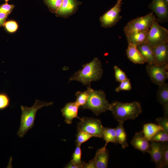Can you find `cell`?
Instances as JSON below:
<instances>
[{
    "mask_svg": "<svg viewBox=\"0 0 168 168\" xmlns=\"http://www.w3.org/2000/svg\"><path fill=\"white\" fill-rule=\"evenodd\" d=\"M93 137L91 134L84 132H78L76 135V144L79 146Z\"/></svg>",
    "mask_w": 168,
    "mask_h": 168,
    "instance_id": "obj_28",
    "label": "cell"
},
{
    "mask_svg": "<svg viewBox=\"0 0 168 168\" xmlns=\"http://www.w3.org/2000/svg\"><path fill=\"white\" fill-rule=\"evenodd\" d=\"M66 168H78V167L71 161L65 166Z\"/></svg>",
    "mask_w": 168,
    "mask_h": 168,
    "instance_id": "obj_37",
    "label": "cell"
},
{
    "mask_svg": "<svg viewBox=\"0 0 168 168\" xmlns=\"http://www.w3.org/2000/svg\"><path fill=\"white\" fill-rule=\"evenodd\" d=\"M149 8L161 20H166L168 17V5L164 0H152Z\"/></svg>",
    "mask_w": 168,
    "mask_h": 168,
    "instance_id": "obj_12",
    "label": "cell"
},
{
    "mask_svg": "<svg viewBox=\"0 0 168 168\" xmlns=\"http://www.w3.org/2000/svg\"><path fill=\"white\" fill-rule=\"evenodd\" d=\"M82 67V69L69 78V82L77 81L83 85L90 86L92 82L98 81L102 77L103 73L102 63L97 58H95L91 61L83 65Z\"/></svg>",
    "mask_w": 168,
    "mask_h": 168,
    "instance_id": "obj_2",
    "label": "cell"
},
{
    "mask_svg": "<svg viewBox=\"0 0 168 168\" xmlns=\"http://www.w3.org/2000/svg\"><path fill=\"white\" fill-rule=\"evenodd\" d=\"M10 100L9 96L4 92H0V110L7 108L10 105Z\"/></svg>",
    "mask_w": 168,
    "mask_h": 168,
    "instance_id": "obj_30",
    "label": "cell"
},
{
    "mask_svg": "<svg viewBox=\"0 0 168 168\" xmlns=\"http://www.w3.org/2000/svg\"><path fill=\"white\" fill-rule=\"evenodd\" d=\"M122 4L123 0H117L115 5L100 17V21L102 27H111L117 23L121 18L119 14Z\"/></svg>",
    "mask_w": 168,
    "mask_h": 168,
    "instance_id": "obj_9",
    "label": "cell"
},
{
    "mask_svg": "<svg viewBox=\"0 0 168 168\" xmlns=\"http://www.w3.org/2000/svg\"><path fill=\"white\" fill-rule=\"evenodd\" d=\"M82 151L81 146L76 144L75 151L72 156L70 161L77 166L78 168H83V161L81 160Z\"/></svg>",
    "mask_w": 168,
    "mask_h": 168,
    "instance_id": "obj_24",
    "label": "cell"
},
{
    "mask_svg": "<svg viewBox=\"0 0 168 168\" xmlns=\"http://www.w3.org/2000/svg\"><path fill=\"white\" fill-rule=\"evenodd\" d=\"M166 3L168 5V0H164Z\"/></svg>",
    "mask_w": 168,
    "mask_h": 168,
    "instance_id": "obj_38",
    "label": "cell"
},
{
    "mask_svg": "<svg viewBox=\"0 0 168 168\" xmlns=\"http://www.w3.org/2000/svg\"><path fill=\"white\" fill-rule=\"evenodd\" d=\"M53 104V102H47L37 99L31 107L21 105L20 125L17 133L18 136L21 138L23 137L28 131L34 127L36 114L38 110L44 107L48 106Z\"/></svg>",
    "mask_w": 168,
    "mask_h": 168,
    "instance_id": "obj_3",
    "label": "cell"
},
{
    "mask_svg": "<svg viewBox=\"0 0 168 168\" xmlns=\"http://www.w3.org/2000/svg\"><path fill=\"white\" fill-rule=\"evenodd\" d=\"M109 157V152L106 146L98 149L94 158L96 168H107Z\"/></svg>",
    "mask_w": 168,
    "mask_h": 168,
    "instance_id": "obj_17",
    "label": "cell"
},
{
    "mask_svg": "<svg viewBox=\"0 0 168 168\" xmlns=\"http://www.w3.org/2000/svg\"><path fill=\"white\" fill-rule=\"evenodd\" d=\"M155 64L157 65L168 64V43L152 48Z\"/></svg>",
    "mask_w": 168,
    "mask_h": 168,
    "instance_id": "obj_15",
    "label": "cell"
},
{
    "mask_svg": "<svg viewBox=\"0 0 168 168\" xmlns=\"http://www.w3.org/2000/svg\"><path fill=\"white\" fill-rule=\"evenodd\" d=\"M168 43V30L155 21L150 28L147 43L152 48Z\"/></svg>",
    "mask_w": 168,
    "mask_h": 168,
    "instance_id": "obj_7",
    "label": "cell"
},
{
    "mask_svg": "<svg viewBox=\"0 0 168 168\" xmlns=\"http://www.w3.org/2000/svg\"><path fill=\"white\" fill-rule=\"evenodd\" d=\"M162 130L163 128L159 125L150 123L143 125L142 131L145 137L150 141L157 133Z\"/></svg>",
    "mask_w": 168,
    "mask_h": 168,
    "instance_id": "obj_22",
    "label": "cell"
},
{
    "mask_svg": "<svg viewBox=\"0 0 168 168\" xmlns=\"http://www.w3.org/2000/svg\"><path fill=\"white\" fill-rule=\"evenodd\" d=\"M126 52L128 58L134 63L143 64L146 63L145 60L137 49V46L128 44Z\"/></svg>",
    "mask_w": 168,
    "mask_h": 168,
    "instance_id": "obj_20",
    "label": "cell"
},
{
    "mask_svg": "<svg viewBox=\"0 0 168 168\" xmlns=\"http://www.w3.org/2000/svg\"><path fill=\"white\" fill-rule=\"evenodd\" d=\"M167 142H164L161 168L168 166V144Z\"/></svg>",
    "mask_w": 168,
    "mask_h": 168,
    "instance_id": "obj_33",
    "label": "cell"
},
{
    "mask_svg": "<svg viewBox=\"0 0 168 168\" xmlns=\"http://www.w3.org/2000/svg\"><path fill=\"white\" fill-rule=\"evenodd\" d=\"M109 110L119 123L134 120L142 112L141 104L137 101L123 103L115 100L110 104Z\"/></svg>",
    "mask_w": 168,
    "mask_h": 168,
    "instance_id": "obj_1",
    "label": "cell"
},
{
    "mask_svg": "<svg viewBox=\"0 0 168 168\" xmlns=\"http://www.w3.org/2000/svg\"><path fill=\"white\" fill-rule=\"evenodd\" d=\"M168 133L163 130H162L157 133L150 141L158 142H168Z\"/></svg>",
    "mask_w": 168,
    "mask_h": 168,
    "instance_id": "obj_29",
    "label": "cell"
},
{
    "mask_svg": "<svg viewBox=\"0 0 168 168\" xmlns=\"http://www.w3.org/2000/svg\"><path fill=\"white\" fill-rule=\"evenodd\" d=\"M87 89L89 92V96L86 104L82 107L83 109H89L96 115L109 110L110 104L104 91L94 90L90 86Z\"/></svg>",
    "mask_w": 168,
    "mask_h": 168,
    "instance_id": "obj_4",
    "label": "cell"
},
{
    "mask_svg": "<svg viewBox=\"0 0 168 168\" xmlns=\"http://www.w3.org/2000/svg\"><path fill=\"white\" fill-rule=\"evenodd\" d=\"M146 70L151 81L158 86L165 82L168 78V64H147Z\"/></svg>",
    "mask_w": 168,
    "mask_h": 168,
    "instance_id": "obj_8",
    "label": "cell"
},
{
    "mask_svg": "<svg viewBox=\"0 0 168 168\" xmlns=\"http://www.w3.org/2000/svg\"><path fill=\"white\" fill-rule=\"evenodd\" d=\"M155 20L156 19L153 12L132 20L124 27V34L126 36L134 32L149 30Z\"/></svg>",
    "mask_w": 168,
    "mask_h": 168,
    "instance_id": "obj_5",
    "label": "cell"
},
{
    "mask_svg": "<svg viewBox=\"0 0 168 168\" xmlns=\"http://www.w3.org/2000/svg\"><path fill=\"white\" fill-rule=\"evenodd\" d=\"M133 147L143 153L148 152L150 147V143L145 137L142 131L136 132L130 142Z\"/></svg>",
    "mask_w": 168,
    "mask_h": 168,
    "instance_id": "obj_13",
    "label": "cell"
},
{
    "mask_svg": "<svg viewBox=\"0 0 168 168\" xmlns=\"http://www.w3.org/2000/svg\"><path fill=\"white\" fill-rule=\"evenodd\" d=\"M89 95V92L87 89L85 91H78L76 92V100L75 102L79 107H82L86 104Z\"/></svg>",
    "mask_w": 168,
    "mask_h": 168,
    "instance_id": "obj_26",
    "label": "cell"
},
{
    "mask_svg": "<svg viewBox=\"0 0 168 168\" xmlns=\"http://www.w3.org/2000/svg\"><path fill=\"white\" fill-rule=\"evenodd\" d=\"M150 147L148 153L150 155L152 161L156 165V167L161 168L164 142L150 141Z\"/></svg>",
    "mask_w": 168,
    "mask_h": 168,
    "instance_id": "obj_11",
    "label": "cell"
},
{
    "mask_svg": "<svg viewBox=\"0 0 168 168\" xmlns=\"http://www.w3.org/2000/svg\"><path fill=\"white\" fill-rule=\"evenodd\" d=\"M159 86L157 94V100L163 106L164 116L168 117V84L164 82Z\"/></svg>",
    "mask_w": 168,
    "mask_h": 168,
    "instance_id": "obj_16",
    "label": "cell"
},
{
    "mask_svg": "<svg viewBox=\"0 0 168 168\" xmlns=\"http://www.w3.org/2000/svg\"><path fill=\"white\" fill-rule=\"evenodd\" d=\"M5 2L6 3H7V2L9 1V0H4Z\"/></svg>",
    "mask_w": 168,
    "mask_h": 168,
    "instance_id": "obj_39",
    "label": "cell"
},
{
    "mask_svg": "<svg viewBox=\"0 0 168 168\" xmlns=\"http://www.w3.org/2000/svg\"><path fill=\"white\" fill-rule=\"evenodd\" d=\"M49 11L56 14L60 7L63 0H43Z\"/></svg>",
    "mask_w": 168,
    "mask_h": 168,
    "instance_id": "obj_25",
    "label": "cell"
},
{
    "mask_svg": "<svg viewBox=\"0 0 168 168\" xmlns=\"http://www.w3.org/2000/svg\"><path fill=\"white\" fill-rule=\"evenodd\" d=\"M119 85L117 87L115 91L119 92L121 91H130L132 89L131 84L129 79L127 78L120 82Z\"/></svg>",
    "mask_w": 168,
    "mask_h": 168,
    "instance_id": "obj_32",
    "label": "cell"
},
{
    "mask_svg": "<svg viewBox=\"0 0 168 168\" xmlns=\"http://www.w3.org/2000/svg\"><path fill=\"white\" fill-rule=\"evenodd\" d=\"M149 30L134 32L126 36L128 44L137 46L146 43Z\"/></svg>",
    "mask_w": 168,
    "mask_h": 168,
    "instance_id": "obj_18",
    "label": "cell"
},
{
    "mask_svg": "<svg viewBox=\"0 0 168 168\" xmlns=\"http://www.w3.org/2000/svg\"><path fill=\"white\" fill-rule=\"evenodd\" d=\"M82 2L78 0H63L62 4L55 14L57 17L65 18L74 14Z\"/></svg>",
    "mask_w": 168,
    "mask_h": 168,
    "instance_id": "obj_10",
    "label": "cell"
},
{
    "mask_svg": "<svg viewBox=\"0 0 168 168\" xmlns=\"http://www.w3.org/2000/svg\"><path fill=\"white\" fill-rule=\"evenodd\" d=\"M103 126L100 120L97 118L84 117L77 123V132H84L93 137L103 138Z\"/></svg>",
    "mask_w": 168,
    "mask_h": 168,
    "instance_id": "obj_6",
    "label": "cell"
},
{
    "mask_svg": "<svg viewBox=\"0 0 168 168\" xmlns=\"http://www.w3.org/2000/svg\"><path fill=\"white\" fill-rule=\"evenodd\" d=\"M15 6L5 2L0 6V12L10 14L13 11Z\"/></svg>",
    "mask_w": 168,
    "mask_h": 168,
    "instance_id": "obj_35",
    "label": "cell"
},
{
    "mask_svg": "<svg viewBox=\"0 0 168 168\" xmlns=\"http://www.w3.org/2000/svg\"><path fill=\"white\" fill-rule=\"evenodd\" d=\"M79 106L76 102H70L67 103L61 109L63 116L65 118V121L68 124H71L73 119L78 118L80 119L81 118L78 116V112Z\"/></svg>",
    "mask_w": 168,
    "mask_h": 168,
    "instance_id": "obj_14",
    "label": "cell"
},
{
    "mask_svg": "<svg viewBox=\"0 0 168 168\" xmlns=\"http://www.w3.org/2000/svg\"><path fill=\"white\" fill-rule=\"evenodd\" d=\"M137 48L147 64H155V58L152 47L148 44L145 43L137 46Z\"/></svg>",
    "mask_w": 168,
    "mask_h": 168,
    "instance_id": "obj_19",
    "label": "cell"
},
{
    "mask_svg": "<svg viewBox=\"0 0 168 168\" xmlns=\"http://www.w3.org/2000/svg\"><path fill=\"white\" fill-rule=\"evenodd\" d=\"M3 26L6 31L10 33L15 32L18 28V25L17 22L12 20L6 21Z\"/></svg>",
    "mask_w": 168,
    "mask_h": 168,
    "instance_id": "obj_27",
    "label": "cell"
},
{
    "mask_svg": "<svg viewBox=\"0 0 168 168\" xmlns=\"http://www.w3.org/2000/svg\"><path fill=\"white\" fill-rule=\"evenodd\" d=\"M103 138L105 141V146L106 147L108 143L111 142L118 144L116 137L115 128L103 127L102 131Z\"/></svg>",
    "mask_w": 168,
    "mask_h": 168,
    "instance_id": "obj_23",
    "label": "cell"
},
{
    "mask_svg": "<svg viewBox=\"0 0 168 168\" xmlns=\"http://www.w3.org/2000/svg\"><path fill=\"white\" fill-rule=\"evenodd\" d=\"M124 123L119 122L118 125L115 128L118 143L121 145L123 149H125L128 146V144L127 134L124 127Z\"/></svg>",
    "mask_w": 168,
    "mask_h": 168,
    "instance_id": "obj_21",
    "label": "cell"
},
{
    "mask_svg": "<svg viewBox=\"0 0 168 168\" xmlns=\"http://www.w3.org/2000/svg\"><path fill=\"white\" fill-rule=\"evenodd\" d=\"M158 125L163 129V130L168 133V117L165 116L158 117L156 119Z\"/></svg>",
    "mask_w": 168,
    "mask_h": 168,
    "instance_id": "obj_34",
    "label": "cell"
},
{
    "mask_svg": "<svg viewBox=\"0 0 168 168\" xmlns=\"http://www.w3.org/2000/svg\"><path fill=\"white\" fill-rule=\"evenodd\" d=\"M114 68L116 81L120 82L128 78L125 72L118 66L114 65Z\"/></svg>",
    "mask_w": 168,
    "mask_h": 168,
    "instance_id": "obj_31",
    "label": "cell"
},
{
    "mask_svg": "<svg viewBox=\"0 0 168 168\" xmlns=\"http://www.w3.org/2000/svg\"><path fill=\"white\" fill-rule=\"evenodd\" d=\"M9 14L0 12V27L3 26Z\"/></svg>",
    "mask_w": 168,
    "mask_h": 168,
    "instance_id": "obj_36",
    "label": "cell"
}]
</instances>
